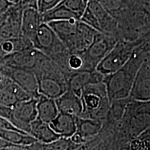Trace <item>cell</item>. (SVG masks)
I'll return each mask as SVG.
<instances>
[{
  "instance_id": "obj_1",
  "label": "cell",
  "mask_w": 150,
  "mask_h": 150,
  "mask_svg": "<svg viewBox=\"0 0 150 150\" xmlns=\"http://www.w3.org/2000/svg\"><path fill=\"white\" fill-rule=\"evenodd\" d=\"M148 56L147 54L144 56L143 53L136 52V49L122 67L114 73L104 76L103 82L106 86L110 103L128 98L137 72Z\"/></svg>"
},
{
  "instance_id": "obj_2",
  "label": "cell",
  "mask_w": 150,
  "mask_h": 150,
  "mask_svg": "<svg viewBox=\"0 0 150 150\" xmlns=\"http://www.w3.org/2000/svg\"><path fill=\"white\" fill-rule=\"evenodd\" d=\"M80 98L83 110L79 117L101 121L107 113L110 102L103 81L86 86Z\"/></svg>"
},
{
  "instance_id": "obj_3",
  "label": "cell",
  "mask_w": 150,
  "mask_h": 150,
  "mask_svg": "<svg viewBox=\"0 0 150 150\" xmlns=\"http://www.w3.org/2000/svg\"><path fill=\"white\" fill-rule=\"evenodd\" d=\"M38 98L18 102L13 107H4L1 117L11 122L16 128L30 135L31 124L37 118Z\"/></svg>"
},
{
  "instance_id": "obj_4",
  "label": "cell",
  "mask_w": 150,
  "mask_h": 150,
  "mask_svg": "<svg viewBox=\"0 0 150 150\" xmlns=\"http://www.w3.org/2000/svg\"><path fill=\"white\" fill-rule=\"evenodd\" d=\"M136 49L134 42L117 40L115 46L99 63L96 70L103 76L114 73L125 65Z\"/></svg>"
},
{
  "instance_id": "obj_5",
  "label": "cell",
  "mask_w": 150,
  "mask_h": 150,
  "mask_svg": "<svg viewBox=\"0 0 150 150\" xmlns=\"http://www.w3.org/2000/svg\"><path fill=\"white\" fill-rule=\"evenodd\" d=\"M117 42L115 35L99 32L91 46L83 54V66L82 71H94Z\"/></svg>"
},
{
  "instance_id": "obj_6",
  "label": "cell",
  "mask_w": 150,
  "mask_h": 150,
  "mask_svg": "<svg viewBox=\"0 0 150 150\" xmlns=\"http://www.w3.org/2000/svg\"><path fill=\"white\" fill-rule=\"evenodd\" d=\"M31 42L33 47L50 59L70 52L47 23L40 24Z\"/></svg>"
},
{
  "instance_id": "obj_7",
  "label": "cell",
  "mask_w": 150,
  "mask_h": 150,
  "mask_svg": "<svg viewBox=\"0 0 150 150\" xmlns=\"http://www.w3.org/2000/svg\"><path fill=\"white\" fill-rule=\"evenodd\" d=\"M42 54L39 50L31 47L6 56L0 59V62L7 67L33 72Z\"/></svg>"
},
{
  "instance_id": "obj_8",
  "label": "cell",
  "mask_w": 150,
  "mask_h": 150,
  "mask_svg": "<svg viewBox=\"0 0 150 150\" xmlns=\"http://www.w3.org/2000/svg\"><path fill=\"white\" fill-rule=\"evenodd\" d=\"M129 97L141 102L150 99V63L149 57L146 58L135 76Z\"/></svg>"
},
{
  "instance_id": "obj_9",
  "label": "cell",
  "mask_w": 150,
  "mask_h": 150,
  "mask_svg": "<svg viewBox=\"0 0 150 150\" xmlns=\"http://www.w3.org/2000/svg\"><path fill=\"white\" fill-rule=\"evenodd\" d=\"M79 21V20H70L47 23L70 53H72L74 50L75 35Z\"/></svg>"
},
{
  "instance_id": "obj_10",
  "label": "cell",
  "mask_w": 150,
  "mask_h": 150,
  "mask_svg": "<svg viewBox=\"0 0 150 150\" xmlns=\"http://www.w3.org/2000/svg\"><path fill=\"white\" fill-rule=\"evenodd\" d=\"M104 76L96 70L72 73L67 79V90H70L76 96L81 97L82 91L86 86L103 81Z\"/></svg>"
},
{
  "instance_id": "obj_11",
  "label": "cell",
  "mask_w": 150,
  "mask_h": 150,
  "mask_svg": "<svg viewBox=\"0 0 150 150\" xmlns=\"http://www.w3.org/2000/svg\"><path fill=\"white\" fill-rule=\"evenodd\" d=\"M86 8L95 17L100 28L101 33L115 35L114 33L117 28V22L108 13L97 0H89Z\"/></svg>"
},
{
  "instance_id": "obj_12",
  "label": "cell",
  "mask_w": 150,
  "mask_h": 150,
  "mask_svg": "<svg viewBox=\"0 0 150 150\" xmlns=\"http://www.w3.org/2000/svg\"><path fill=\"white\" fill-rule=\"evenodd\" d=\"M76 131L70 138L74 144L79 145L95 136L102 128V122L97 120L76 117Z\"/></svg>"
},
{
  "instance_id": "obj_13",
  "label": "cell",
  "mask_w": 150,
  "mask_h": 150,
  "mask_svg": "<svg viewBox=\"0 0 150 150\" xmlns=\"http://www.w3.org/2000/svg\"><path fill=\"white\" fill-rule=\"evenodd\" d=\"M32 98L34 97L13 82L0 90V105L4 107L12 108L18 102Z\"/></svg>"
},
{
  "instance_id": "obj_14",
  "label": "cell",
  "mask_w": 150,
  "mask_h": 150,
  "mask_svg": "<svg viewBox=\"0 0 150 150\" xmlns=\"http://www.w3.org/2000/svg\"><path fill=\"white\" fill-rule=\"evenodd\" d=\"M42 23L41 14L37 8L32 7L24 8L21 19V35L32 42L38 29Z\"/></svg>"
},
{
  "instance_id": "obj_15",
  "label": "cell",
  "mask_w": 150,
  "mask_h": 150,
  "mask_svg": "<svg viewBox=\"0 0 150 150\" xmlns=\"http://www.w3.org/2000/svg\"><path fill=\"white\" fill-rule=\"evenodd\" d=\"M55 102L60 113L75 117H79L81 115L83 106L81 98L70 90H67L61 96L55 99Z\"/></svg>"
},
{
  "instance_id": "obj_16",
  "label": "cell",
  "mask_w": 150,
  "mask_h": 150,
  "mask_svg": "<svg viewBox=\"0 0 150 150\" xmlns=\"http://www.w3.org/2000/svg\"><path fill=\"white\" fill-rule=\"evenodd\" d=\"M39 95L56 99L67 91V83L52 77L36 78Z\"/></svg>"
},
{
  "instance_id": "obj_17",
  "label": "cell",
  "mask_w": 150,
  "mask_h": 150,
  "mask_svg": "<svg viewBox=\"0 0 150 150\" xmlns=\"http://www.w3.org/2000/svg\"><path fill=\"white\" fill-rule=\"evenodd\" d=\"M99 31L79 20L76 28L74 50L72 53H84L93 43Z\"/></svg>"
},
{
  "instance_id": "obj_18",
  "label": "cell",
  "mask_w": 150,
  "mask_h": 150,
  "mask_svg": "<svg viewBox=\"0 0 150 150\" xmlns=\"http://www.w3.org/2000/svg\"><path fill=\"white\" fill-rule=\"evenodd\" d=\"M49 125L61 138H70L76 131V117L66 114L59 112Z\"/></svg>"
},
{
  "instance_id": "obj_19",
  "label": "cell",
  "mask_w": 150,
  "mask_h": 150,
  "mask_svg": "<svg viewBox=\"0 0 150 150\" xmlns=\"http://www.w3.org/2000/svg\"><path fill=\"white\" fill-rule=\"evenodd\" d=\"M36 110V120L47 124L53 121L59 113L55 99L41 95L38 97Z\"/></svg>"
},
{
  "instance_id": "obj_20",
  "label": "cell",
  "mask_w": 150,
  "mask_h": 150,
  "mask_svg": "<svg viewBox=\"0 0 150 150\" xmlns=\"http://www.w3.org/2000/svg\"><path fill=\"white\" fill-rule=\"evenodd\" d=\"M30 135L41 143H50L61 138L54 132L49 124L42 122L38 120L31 124Z\"/></svg>"
},
{
  "instance_id": "obj_21",
  "label": "cell",
  "mask_w": 150,
  "mask_h": 150,
  "mask_svg": "<svg viewBox=\"0 0 150 150\" xmlns=\"http://www.w3.org/2000/svg\"><path fill=\"white\" fill-rule=\"evenodd\" d=\"M31 47H33L31 41L22 35L15 38L3 40L0 42V59Z\"/></svg>"
},
{
  "instance_id": "obj_22",
  "label": "cell",
  "mask_w": 150,
  "mask_h": 150,
  "mask_svg": "<svg viewBox=\"0 0 150 150\" xmlns=\"http://www.w3.org/2000/svg\"><path fill=\"white\" fill-rule=\"evenodd\" d=\"M41 20L42 23H49L50 22L62 20H79L80 16L65 6L63 4H61L55 8L41 14Z\"/></svg>"
},
{
  "instance_id": "obj_23",
  "label": "cell",
  "mask_w": 150,
  "mask_h": 150,
  "mask_svg": "<svg viewBox=\"0 0 150 150\" xmlns=\"http://www.w3.org/2000/svg\"><path fill=\"white\" fill-rule=\"evenodd\" d=\"M0 138L13 145L29 146L37 142V140L31 135L15 130L0 129Z\"/></svg>"
},
{
  "instance_id": "obj_24",
  "label": "cell",
  "mask_w": 150,
  "mask_h": 150,
  "mask_svg": "<svg viewBox=\"0 0 150 150\" xmlns=\"http://www.w3.org/2000/svg\"><path fill=\"white\" fill-rule=\"evenodd\" d=\"M73 144L69 138H60L50 143H41L37 141L28 147L30 150H71L74 149Z\"/></svg>"
},
{
  "instance_id": "obj_25",
  "label": "cell",
  "mask_w": 150,
  "mask_h": 150,
  "mask_svg": "<svg viewBox=\"0 0 150 150\" xmlns=\"http://www.w3.org/2000/svg\"><path fill=\"white\" fill-rule=\"evenodd\" d=\"M102 7L115 20L127 8L128 0H97Z\"/></svg>"
},
{
  "instance_id": "obj_26",
  "label": "cell",
  "mask_w": 150,
  "mask_h": 150,
  "mask_svg": "<svg viewBox=\"0 0 150 150\" xmlns=\"http://www.w3.org/2000/svg\"><path fill=\"white\" fill-rule=\"evenodd\" d=\"M67 67L70 74L83 70V61L81 54L70 53L67 58Z\"/></svg>"
},
{
  "instance_id": "obj_27",
  "label": "cell",
  "mask_w": 150,
  "mask_h": 150,
  "mask_svg": "<svg viewBox=\"0 0 150 150\" xmlns=\"http://www.w3.org/2000/svg\"><path fill=\"white\" fill-rule=\"evenodd\" d=\"M61 4H63L65 6L70 9L73 12L78 14L80 18L87 6V4L85 2L84 0H63Z\"/></svg>"
},
{
  "instance_id": "obj_28",
  "label": "cell",
  "mask_w": 150,
  "mask_h": 150,
  "mask_svg": "<svg viewBox=\"0 0 150 150\" xmlns=\"http://www.w3.org/2000/svg\"><path fill=\"white\" fill-rule=\"evenodd\" d=\"M63 0H38L37 9L40 14L55 8L63 2Z\"/></svg>"
},
{
  "instance_id": "obj_29",
  "label": "cell",
  "mask_w": 150,
  "mask_h": 150,
  "mask_svg": "<svg viewBox=\"0 0 150 150\" xmlns=\"http://www.w3.org/2000/svg\"><path fill=\"white\" fill-rule=\"evenodd\" d=\"M37 2L38 0H23L19 4L23 8H27V7L37 8Z\"/></svg>"
},
{
  "instance_id": "obj_30",
  "label": "cell",
  "mask_w": 150,
  "mask_h": 150,
  "mask_svg": "<svg viewBox=\"0 0 150 150\" xmlns=\"http://www.w3.org/2000/svg\"><path fill=\"white\" fill-rule=\"evenodd\" d=\"M1 150H30L28 147V146H23V145H13L10 144L7 147L4 148Z\"/></svg>"
},
{
  "instance_id": "obj_31",
  "label": "cell",
  "mask_w": 150,
  "mask_h": 150,
  "mask_svg": "<svg viewBox=\"0 0 150 150\" xmlns=\"http://www.w3.org/2000/svg\"><path fill=\"white\" fill-rule=\"evenodd\" d=\"M12 81H11L10 79H8L4 74L0 73V90L6 87L7 85H8Z\"/></svg>"
},
{
  "instance_id": "obj_32",
  "label": "cell",
  "mask_w": 150,
  "mask_h": 150,
  "mask_svg": "<svg viewBox=\"0 0 150 150\" xmlns=\"http://www.w3.org/2000/svg\"><path fill=\"white\" fill-rule=\"evenodd\" d=\"M11 5L7 0H0V15L4 13Z\"/></svg>"
},
{
  "instance_id": "obj_33",
  "label": "cell",
  "mask_w": 150,
  "mask_h": 150,
  "mask_svg": "<svg viewBox=\"0 0 150 150\" xmlns=\"http://www.w3.org/2000/svg\"><path fill=\"white\" fill-rule=\"evenodd\" d=\"M11 4H17L20 2V0H7Z\"/></svg>"
},
{
  "instance_id": "obj_34",
  "label": "cell",
  "mask_w": 150,
  "mask_h": 150,
  "mask_svg": "<svg viewBox=\"0 0 150 150\" xmlns=\"http://www.w3.org/2000/svg\"><path fill=\"white\" fill-rule=\"evenodd\" d=\"M1 108H2V106L0 105V113H1Z\"/></svg>"
},
{
  "instance_id": "obj_35",
  "label": "cell",
  "mask_w": 150,
  "mask_h": 150,
  "mask_svg": "<svg viewBox=\"0 0 150 150\" xmlns=\"http://www.w3.org/2000/svg\"><path fill=\"white\" fill-rule=\"evenodd\" d=\"M84 1H85V2H86V4H87V3H88V1L89 0H84Z\"/></svg>"
}]
</instances>
